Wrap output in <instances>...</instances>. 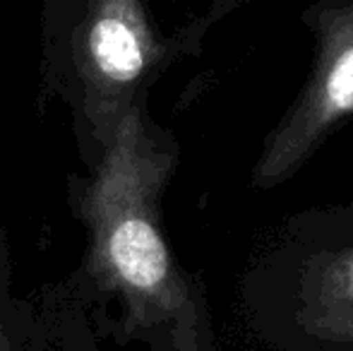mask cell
<instances>
[{
    "mask_svg": "<svg viewBox=\"0 0 353 351\" xmlns=\"http://www.w3.org/2000/svg\"><path fill=\"white\" fill-rule=\"evenodd\" d=\"M101 140L103 157L84 197L94 270L121 294L135 328L176 325L183 347L195 351L190 291L159 226V195L173 154L135 106L118 113Z\"/></svg>",
    "mask_w": 353,
    "mask_h": 351,
    "instance_id": "obj_1",
    "label": "cell"
},
{
    "mask_svg": "<svg viewBox=\"0 0 353 351\" xmlns=\"http://www.w3.org/2000/svg\"><path fill=\"white\" fill-rule=\"evenodd\" d=\"M353 116V5L325 12L317 22V58L305 89L272 132L255 169L262 188L286 181L320 142Z\"/></svg>",
    "mask_w": 353,
    "mask_h": 351,
    "instance_id": "obj_2",
    "label": "cell"
},
{
    "mask_svg": "<svg viewBox=\"0 0 353 351\" xmlns=\"http://www.w3.org/2000/svg\"><path fill=\"white\" fill-rule=\"evenodd\" d=\"M157 58L140 0H97L79 41V68L92 101H113L137 85Z\"/></svg>",
    "mask_w": 353,
    "mask_h": 351,
    "instance_id": "obj_3",
    "label": "cell"
},
{
    "mask_svg": "<svg viewBox=\"0 0 353 351\" xmlns=\"http://www.w3.org/2000/svg\"><path fill=\"white\" fill-rule=\"evenodd\" d=\"M298 299V323L307 334L353 342V248L312 260Z\"/></svg>",
    "mask_w": 353,
    "mask_h": 351,
    "instance_id": "obj_4",
    "label": "cell"
},
{
    "mask_svg": "<svg viewBox=\"0 0 353 351\" xmlns=\"http://www.w3.org/2000/svg\"><path fill=\"white\" fill-rule=\"evenodd\" d=\"M0 351H12V349H10V339L5 337V328H3V320H0Z\"/></svg>",
    "mask_w": 353,
    "mask_h": 351,
    "instance_id": "obj_5",
    "label": "cell"
}]
</instances>
